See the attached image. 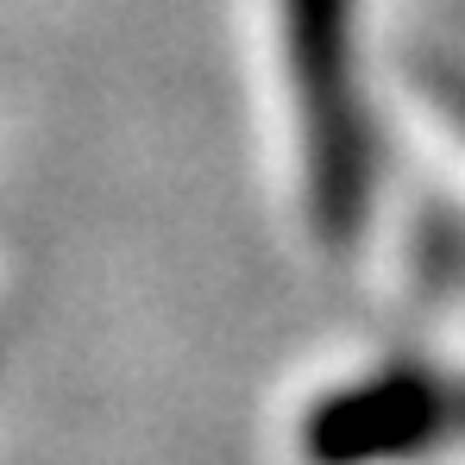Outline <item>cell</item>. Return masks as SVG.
I'll return each instance as SVG.
<instances>
[{
	"label": "cell",
	"instance_id": "obj_2",
	"mask_svg": "<svg viewBox=\"0 0 465 465\" xmlns=\"http://www.w3.org/2000/svg\"><path fill=\"white\" fill-rule=\"evenodd\" d=\"M460 434V378L428 359H390L384 371L352 378L302 409L296 453L302 465H396L434 453Z\"/></svg>",
	"mask_w": 465,
	"mask_h": 465
},
{
	"label": "cell",
	"instance_id": "obj_4",
	"mask_svg": "<svg viewBox=\"0 0 465 465\" xmlns=\"http://www.w3.org/2000/svg\"><path fill=\"white\" fill-rule=\"evenodd\" d=\"M460 434H465V378H460Z\"/></svg>",
	"mask_w": 465,
	"mask_h": 465
},
{
	"label": "cell",
	"instance_id": "obj_1",
	"mask_svg": "<svg viewBox=\"0 0 465 465\" xmlns=\"http://www.w3.org/2000/svg\"><path fill=\"white\" fill-rule=\"evenodd\" d=\"M283 45L302 114L309 227L321 245L346 252L378 202V126L352 94V0H283Z\"/></svg>",
	"mask_w": 465,
	"mask_h": 465
},
{
	"label": "cell",
	"instance_id": "obj_3",
	"mask_svg": "<svg viewBox=\"0 0 465 465\" xmlns=\"http://www.w3.org/2000/svg\"><path fill=\"white\" fill-rule=\"evenodd\" d=\"M415 252H409V271H415V290H447L453 277L465 271V221L447 208V202H428L415 214Z\"/></svg>",
	"mask_w": 465,
	"mask_h": 465
}]
</instances>
